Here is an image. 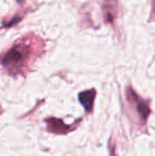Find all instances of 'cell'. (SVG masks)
I'll return each instance as SVG.
<instances>
[{
	"label": "cell",
	"mask_w": 155,
	"mask_h": 156,
	"mask_svg": "<svg viewBox=\"0 0 155 156\" xmlns=\"http://www.w3.org/2000/svg\"><path fill=\"white\" fill-rule=\"evenodd\" d=\"M25 58V50L21 47H14L4 55L2 64L6 67H13L20 64Z\"/></svg>",
	"instance_id": "1"
},
{
	"label": "cell",
	"mask_w": 155,
	"mask_h": 156,
	"mask_svg": "<svg viewBox=\"0 0 155 156\" xmlns=\"http://www.w3.org/2000/svg\"><path fill=\"white\" fill-rule=\"evenodd\" d=\"M128 98H130V99H132V100L135 101V103H136V106H137V112H138V114L140 115L143 121L145 122V120L147 119L148 116H149V114H150L149 105H148L145 101L141 100L140 98H138V97H137V94H135L132 89H129Z\"/></svg>",
	"instance_id": "2"
},
{
	"label": "cell",
	"mask_w": 155,
	"mask_h": 156,
	"mask_svg": "<svg viewBox=\"0 0 155 156\" xmlns=\"http://www.w3.org/2000/svg\"><path fill=\"white\" fill-rule=\"evenodd\" d=\"M95 90L91 89V90H86L83 91L79 94V100L80 102L83 104V106L85 107L86 112H91L93 109V100H95Z\"/></svg>",
	"instance_id": "3"
},
{
	"label": "cell",
	"mask_w": 155,
	"mask_h": 156,
	"mask_svg": "<svg viewBox=\"0 0 155 156\" xmlns=\"http://www.w3.org/2000/svg\"><path fill=\"white\" fill-rule=\"evenodd\" d=\"M48 123V129L50 132H54V133H66L69 131L70 127L67 126L66 124L63 123L61 120L58 119H48L47 120Z\"/></svg>",
	"instance_id": "4"
},
{
	"label": "cell",
	"mask_w": 155,
	"mask_h": 156,
	"mask_svg": "<svg viewBox=\"0 0 155 156\" xmlns=\"http://www.w3.org/2000/svg\"><path fill=\"white\" fill-rule=\"evenodd\" d=\"M153 5H154V9H155V0H154V4H153Z\"/></svg>",
	"instance_id": "5"
},
{
	"label": "cell",
	"mask_w": 155,
	"mask_h": 156,
	"mask_svg": "<svg viewBox=\"0 0 155 156\" xmlns=\"http://www.w3.org/2000/svg\"><path fill=\"white\" fill-rule=\"evenodd\" d=\"M18 1H19V2H21V1H23V0H18Z\"/></svg>",
	"instance_id": "6"
}]
</instances>
